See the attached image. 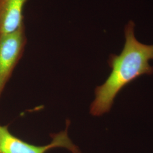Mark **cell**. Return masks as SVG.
Masks as SVG:
<instances>
[{"instance_id": "cell-1", "label": "cell", "mask_w": 153, "mask_h": 153, "mask_svg": "<svg viewBox=\"0 0 153 153\" xmlns=\"http://www.w3.org/2000/svg\"><path fill=\"white\" fill-rule=\"evenodd\" d=\"M126 42L120 54L109 56L108 63L111 68L103 84L95 89V99L90 107L94 116H100L111 109L114 100L129 83L144 74L153 73V45L142 44L134 35V23L129 22L125 28Z\"/></svg>"}, {"instance_id": "cell-2", "label": "cell", "mask_w": 153, "mask_h": 153, "mask_svg": "<svg viewBox=\"0 0 153 153\" xmlns=\"http://www.w3.org/2000/svg\"><path fill=\"white\" fill-rule=\"evenodd\" d=\"M69 124L67 121L65 129L52 134L51 142L43 146L34 145L23 141L11 134L8 126L0 125V153H45L56 148H65L71 153H81L80 149L68 136Z\"/></svg>"}, {"instance_id": "cell-3", "label": "cell", "mask_w": 153, "mask_h": 153, "mask_svg": "<svg viewBox=\"0 0 153 153\" xmlns=\"http://www.w3.org/2000/svg\"><path fill=\"white\" fill-rule=\"evenodd\" d=\"M26 43L25 25L13 33L0 35V98L22 58Z\"/></svg>"}, {"instance_id": "cell-4", "label": "cell", "mask_w": 153, "mask_h": 153, "mask_svg": "<svg viewBox=\"0 0 153 153\" xmlns=\"http://www.w3.org/2000/svg\"><path fill=\"white\" fill-rule=\"evenodd\" d=\"M28 0H0V35L13 33L25 25L23 10Z\"/></svg>"}]
</instances>
